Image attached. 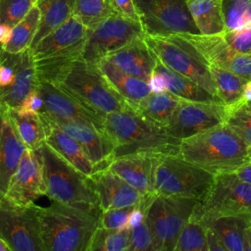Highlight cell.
I'll return each mask as SVG.
<instances>
[{
    "label": "cell",
    "instance_id": "12",
    "mask_svg": "<svg viewBox=\"0 0 251 251\" xmlns=\"http://www.w3.org/2000/svg\"><path fill=\"white\" fill-rule=\"evenodd\" d=\"M35 204L22 206L0 200V235L12 251H46L41 239Z\"/></svg>",
    "mask_w": 251,
    "mask_h": 251
},
{
    "label": "cell",
    "instance_id": "6",
    "mask_svg": "<svg viewBox=\"0 0 251 251\" xmlns=\"http://www.w3.org/2000/svg\"><path fill=\"white\" fill-rule=\"evenodd\" d=\"M192 218L208 225L220 217H235L251 226V184L233 172L215 176L206 193L197 200Z\"/></svg>",
    "mask_w": 251,
    "mask_h": 251
},
{
    "label": "cell",
    "instance_id": "54",
    "mask_svg": "<svg viewBox=\"0 0 251 251\" xmlns=\"http://www.w3.org/2000/svg\"><path fill=\"white\" fill-rule=\"evenodd\" d=\"M251 20V2L249 4V7L244 15V26H246V25L249 23V21Z\"/></svg>",
    "mask_w": 251,
    "mask_h": 251
},
{
    "label": "cell",
    "instance_id": "8",
    "mask_svg": "<svg viewBox=\"0 0 251 251\" xmlns=\"http://www.w3.org/2000/svg\"><path fill=\"white\" fill-rule=\"evenodd\" d=\"M198 199L155 194L145 210L153 238V251H174Z\"/></svg>",
    "mask_w": 251,
    "mask_h": 251
},
{
    "label": "cell",
    "instance_id": "14",
    "mask_svg": "<svg viewBox=\"0 0 251 251\" xmlns=\"http://www.w3.org/2000/svg\"><path fill=\"white\" fill-rule=\"evenodd\" d=\"M224 123L225 105L180 99L164 129L172 137L182 140Z\"/></svg>",
    "mask_w": 251,
    "mask_h": 251
},
{
    "label": "cell",
    "instance_id": "9",
    "mask_svg": "<svg viewBox=\"0 0 251 251\" xmlns=\"http://www.w3.org/2000/svg\"><path fill=\"white\" fill-rule=\"evenodd\" d=\"M144 39L157 60L164 66L193 79L217 97L207 64L187 40L179 34L166 37L145 34Z\"/></svg>",
    "mask_w": 251,
    "mask_h": 251
},
{
    "label": "cell",
    "instance_id": "35",
    "mask_svg": "<svg viewBox=\"0 0 251 251\" xmlns=\"http://www.w3.org/2000/svg\"><path fill=\"white\" fill-rule=\"evenodd\" d=\"M130 228H106L98 226L87 251H128Z\"/></svg>",
    "mask_w": 251,
    "mask_h": 251
},
{
    "label": "cell",
    "instance_id": "32",
    "mask_svg": "<svg viewBox=\"0 0 251 251\" xmlns=\"http://www.w3.org/2000/svg\"><path fill=\"white\" fill-rule=\"evenodd\" d=\"M41 13L35 5L28 14L12 28L9 42L3 49L9 54H20L30 48L39 27Z\"/></svg>",
    "mask_w": 251,
    "mask_h": 251
},
{
    "label": "cell",
    "instance_id": "7",
    "mask_svg": "<svg viewBox=\"0 0 251 251\" xmlns=\"http://www.w3.org/2000/svg\"><path fill=\"white\" fill-rule=\"evenodd\" d=\"M215 176L183 159L179 154H158L155 160L153 189L155 194L200 199Z\"/></svg>",
    "mask_w": 251,
    "mask_h": 251
},
{
    "label": "cell",
    "instance_id": "17",
    "mask_svg": "<svg viewBox=\"0 0 251 251\" xmlns=\"http://www.w3.org/2000/svg\"><path fill=\"white\" fill-rule=\"evenodd\" d=\"M44 114L56 126L63 129L67 134L76 140L84 150L89 160L98 168L106 169L114 160L115 146L109 135L96 126L76 120L63 119Z\"/></svg>",
    "mask_w": 251,
    "mask_h": 251
},
{
    "label": "cell",
    "instance_id": "45",
    "mask_svg": "<svg viewBox=\"0 0 251 251\" xmlns=\"http://www.w3.org/2000/svg\"><path fill=\"white\" fill-rule=\"evenodd\" d=\"M115 12L122 16L140 23L139 14L133 0H111Z\"/></svg>",
    "mask_w": 251,
    "mask_h": 251
},
{
    "label": "cell",
    "instance_id": "26",
    "mask_svg": "<svg viewBox=\"0 0 251 251\" xmlns=\"http://www.w3.org/2000/svg\"><path fill=\"white\" fill-rule=\"evenodd\" d=\"M179 101V97L169 91L151 92L130 108L143 119L165 128Z\"/></svg>",
    "mask_w": 251,
    "mask_h": 251
},
{
    "label": "cell",
    "instance_id": "36",
    "mask_svg": "<svg viewBox=\"0 0 251 251\" xmlns=\"http://www.w3.org/2000/svg\"><path fill=\"white\" fill-rule=\"evenodd\" d=\"M207 226L190 217L179 233L174 251H207Z\"/></svg>",
    "mask_w": 251,
    "mask_h": 251
},
{
    "label": "cell",
    "instance_id": "46",
    "mask_svg": "<svg viewBox=\"0 0 251 251\" xmlns=\"http://www.w3.org/2000/svg\"><path fill=\"white\" fill-rule=\"evenodd\" d=\"M148 86L151 90V92H164L167 91V86H166V80L162 74L159 72L153 70L152 74L150 75L149 78L147 79Z\"/></svg>",
    "mask_w": 251,
    "mask_h": 251
},
{
    "label": "cell",
    "instance_id": "57",
    "mask_svg": "<svg viewBox=\"0 0 251 251\" xmlns=\"http://www.w3.org/2000/svg\"><path fill=\"white\" fill-rule=\"evenodd\" d=\"M239 104H241L243 107H245L247 110H249L251 112V102L250 103H243V102H237Z\"/></svg>",
    "mask_w": 251,
    "mask_h": 251
},
{
    "label": "cell",
    "instance_id": "18",
    "mask_svg": "<svg viewBox=\"0 0 251 251\" xmlns=\"http://www.w3.org/2000/svg\"><path fill=\"white\" fill-rule=\"evenodd\" d=\"M101 211L142 206L150 194H143L109 169L97 171L89 176Z\"/></svg>",
    "mask_w": 251,
    "mask_h": 251
},
{
    "label": "cell",
    "instance_id": "22",
    "mask_svg": "<svg viewBox=\"0 0 251 251\" xmlns=\"http://www.w3.org/2000/svg\"><path fill=\"white\" fill-rule=\"evenodd\" d=\"M46 139L45 142L60 156L87 176L96 173L98 168L89 160L79 143L56 126L44 114H41Z\"/></svg>",
    "mask_w": 251,
    "mask_h": 251
},
{
    "label": "cell",
    "instance_id": "38",
    "mask_svg": "<svg viewBox=\"0 0 251 251\" xmlns=\"http://www.w3.org/2000/svg\"><path fill=\"white\" fill-rule=\"evenodd\" d=\"M36 5V0H0V24L14 27Z\"/></svg>",
    "mask_w": 251,
    "mask_h": 251
},
{
    "label": "cell",
    "instance_id": "19",
    "mask_svg": "<svg viewBox=\"0 0 251 251\" xmlns=\"http://www.w3.org/2000/svg\"><path fill=\"white\" fill-rule=\"evenodd\" d=\"M38 89L44 100V113L63 119L85 122L105 131L104 117L86 108L53 83L38 79Z\"/></svg>",
    "mask_w": 251,
    "mask_h": 251
},
{
    "label": "cell",
    "instance_id": "37",
    "mask_svg": "<svg viewBox=\"0 0 251 251\" xmlns=\"http://www.w3.org/2000/svg\"><path fill=\"white\" fill-rule=\"evenodd\" d=\"M225 124L251 146V112L239 103L225 106Z\"/></svg>",
    "mask_w": 251,
    "mask_h": 251
},
{
    "label": "cell",
    "instance_id": "48",
    "mask_svg": "<svg viewBox=\"0 0 251 251\" xmlns=\"http://www.w3.org/2000/svg\"><path fill=\"white\" fill-rule=\"evenodd\" d=\"M145 219V209L141 208L140 206L134 207L128 217L127 221V228H132L138 226L143 220Z\"/></svg>",
    "mask_w": 251,
    "mask_h": 251
},
{
    "label": "cell",
    "instance_id": "20",
    "mask_svg": "<svg viewBox=\"0 0 251 251\" xmlns=\"http://www.w3.org/2000/svg\"><path fill=\"white\" fill-rule=\"evenodd\" d=\"M151 153H134L115 158L107 167L143 194H154L153 175L156 156Z\"/></svg>",
    "mask_w": 251,
    "mask_h": 251
},
{
    "label": "cell",
    "instance_id": "4",
    "mask_svg": "<svg viewBox=\"0 0 251 251\" xmlns=\"http://www.w3.org/2000/svg\"><path fill=\"white\" fill-rule=\"evenodd\" d=\"M104 128L115 146L114 159L134 153H179V139L143 119L130 107L107 114Z\"/></svg>",
    "mask_w": 251,
    "mask_h": 251
},
{
    "label": "cell",
    "instance_id": "25",
    "mask_svg": "<svg viewBox=\"0 0 251 251\" xmlns=\"http://www.w3.org/2000/svg\"><path fill=\"white\" fill-rule=\"evenodd\" d=\"M96 65L113 89L126 101L129 107L137 104L151 93L146 80L121 71L108 59L102 58Z\"/></svg>",
    "mask_w": 251,
    "mask_h": 251
},
{
    "label": "cell",
    "instance_id": "43",
    "mask_svg": "<svg viewBox=\"0 0 251 251\" xmlns=\"http://www.w3.org/2000/svg\"><path fill=\"white\" fill-rule=\"evenodd\" d=\"M19 54H9L5 51L0 60V87L9 88L15 81L17 72V62Z\"/></svg>",
    "mask_w": 251,
    "mask_h": 251
},
{
    "label": "cell",
    "instance_id": "3",
    "mask_svg": "<svg viewBox=\"0 0 251 251\" xmlns=\"http://www.w3.org/2000/svg\"><path fill=\"white\" fill-rule=\"evenodd\" d=\"M178 154L217 176L251 161V146L224 123L180 140Z\"/></svg>",
    "mask_w": 251,
    "mask_h": 251
},
{
    "label": "cell",
    "instance_id": "21",
    "mask_svg": "<svg viewBox=\"0 0 251 251\" xmlns=\"http://www.w3.org/2000/svg\"><path fill=\"white\" fill-rule=\"evenodd\" d=\"M121 71L146 80L152 74L157 59L144 36H140L105 57Z\"/></svg>",
    "mask_w": 251,
    "mask_h": 251
},
{
    "label": "cell",
    "instance_id": "44",
    "mask_svg": "<svg viewBox=\"0 0 251 251\" xmlns=\"http://www.w3.org/2000/svg\"><path fill=\"white\" fill-rule=\"evenodd\" d=\"M16 110L22 113H33L39 115L44 113L45 104L38 87L31 90Z\"/></svg>",
    "mask_w": 251,
    "mask_h": 251
},
{
    "label": "cell",
    "instance_id": "34",
    "mask_svg": "<svg viewBox=\"0 0 251 251\" xmlns=\"http://www.w3.org/2000/svg\"><path fill=\"white\" fill-rule=\"evenodd\" d=\"M114 12L111 0H75L73 16L92 29Z\"/></svg>",
    "mask_w": 251,
    "mask_h": 251
},
{
    "label": "cell",
    "instance_id": "56",
    "mask_svg": "<svg viewBox=\"0 0 251 251\" xmlns=\"http://www.w3.org/2000/svg\"><path fill=\"white\" fill-rule=\"evenodd\" d=\"M4 54H5V50L3 49L2 46H0V60L3 58ZM4 89H5V88H1V87H0V96H1V94H2V92H3Z\"/></svg>",
    "mask_w": 251,
    "mask_h": 251
},
{
    "label": "cell",
    "instance_id": "13",
    "mask_svg": "<svg viewBox=\"0 0 251 251\" xmlns=\"http://www.w3.org/2000/svg\"><path fill=\"white\" fill-rule=\"evenodd\" d=\"M144 35L139 22L129 20L114 11L97 26L88 29L82 59L96 64L102 58Z\"/></svg>",
    "mask_w": 251,
    "mask_h": 251
},
{
    "label": "cell",
    "instance_id": "53",
    "mask_svg": "<svg viewBox=\"0 0 251 251\" xmlns=\"http://www.w3.org/2000/svg\"><path fill=\"white\" fill-rule=\"evenodd\" d=\"M0 251H12L8 242L0 235Z\"/></svg>",
    "mask_w": 251,
    "mask_h": 251
},
{
    "label": "cell",
    "instance_id": "11",
    "mask_svg": "<svg viewBox=\"0 0 251 251\" xmlns=\"http://www.w3.org/2000/svg\"><path fill=\"white\" fill-rule=\"evenodd\" d=\"M145 34L170 36L200 33L187 6V0H133Z\"/></svg>",
    "mask_w": 251,
    "mask_h": 251
},
{
    "label": "cell",
    "instance_id": "24",
    "mask_svg": "<svg viewBox=\"0 0 251 251\" xmlns=\"http://www.w3.org/2000/svg\"><path fill=\"white\" fill-rule=\"evenodd\" d=\"M25 148L5 112L0 138V200L5 197L10 180Z\"/></svg>",
    "mask_w": 251,
    "mask_h": 251
},
{
    "label": "cell",
    "instance_id": "1",
    "mask_svg": "<svg viewBox=\"0 0 251 251\" xmlns=\"http://www.w3.org/2000/svg\"><path fill=\"white\" fill-rule=\"evenodd\" d=\"M38 79L53 83L102 117L129 108L126 101L113 89L97 65L82 57L60 66Z\"/></svg>",
    "mask_w": 251,
    "mask_h": 251
},
{
    "label": "cell",
    "instance_id": "42",
    "mask_svg": "<svg viewBox=\"0 0 251 251\" xmlns=\"http://www.w3.org/2000/svg\"><path fill=\"white\" fill-rule=\"evenodd\" d=\"M224 36L229 46L237 53L251 54V27L224 31Z\"/></svg>",
    "mask_w": 251,
    "mask_h": 251
},
{
    "label": "cell",
    "instance_id": "55",
    "mask_svg": "<svg viewBox=\"0 0 251 251\" xmlns=\"http://www.w3.org/2000/svg\"><path fill=\"white\" fill-rule=\"evenodd\" d=\"M4 119H5V110L2 107H0V138H1V132H2Z\"/></svg>",
    "mask_w": 251,
    "mask_h": 251
},
{
    "label": "cell",
    "instance_id": "29",
    "mask_svg": "<svg viewBox=\"0 0 251 251\" xmlns=\"http://www.w3.org/2000/svg\"><path fill=\"white\" fill-rule=\"evenodd\" d=\"M5 112L26 148L36 151L45 143V128L39 114L22 113L16 109H8Z\"/></svg>",
    "mask_w": 251,
    "mask_h": 251
},
{
    "label": "cell",
    "instance_id": "5",
    "mask_svg": "<svg viewBox=\"0 0 251 251\" xmlns=\"http://www.w3.org/2000/svg\"><path fill=\"white\" fill-rule=\"evenodd\" d=\"M37 151L43 165L48 198L80 208L100 209L89 176L79 172L46 142Z\"/></svg>",
    "mask_w": 251,
    "mask_h": 251
},
{
    "label": "cell",
    "instance_id": "40",
    "mask_svg": "<svg viewBox=\"0 0 251 251\" xmlns=\"http://www.w3.org/2000/svg\"><path fill=\"white\" fill-rule=\"evenodd\" d=\"M153 251V238L145 219L136 226L130 228L128 251Z\"/></svg>",
    "mask_w": 251,
    "mask_h": 251
},
{
    "label": "cell",
    "instance_id": "47",
    "mask_svg": "<svg viewBox=\"0 0 251 251\" xmlns=\"http://www.w3.org/2000/svg\"><path fill=\"white\" fill-rule=\"evenodd\" d=\"M206 244L207 251H226L218 234L209 226L206 231Z\"/></svg>",
    "mask_w": 251,
    "mask_h": 251
},
{
    "label": "cell",
    "instance_id": "2",
    "mask_svg": "<svg viewBox=\"0 0 251 251\" xmlns=\"http://www.w3.org/2000/svg\"><path fill=\"white\" fill-rule=\"evenodd\" d=\"M101 209L80 208L53 201L37 208L41 239L46 251H87L99 226Z\"/></svg>",
    "mask_w": 251,
    "mask_h": 251
},
{
    "label": "cell",
    "instance_id": "23",
    "mask_svg": "<svg viewBox=\"0 0 251 251\" xmlns=\"http://www.w3.org/2000/svg\"><path fill=\"white\" fill-rule=\"evenodd\" d=\"M38 87V76L30 49L20 53L16 78L12 86L4 89L0 96V107L4 110L17 109L27 94Z\"/></svg>",
    "mask_w": 251,
    "mask_h": 251
},
{
    "label": "cell",
    "instance_id": "39",
    "mask_svg": "<svg viewBox=\"0 0 251 251\" xmlns=\"http://www.w3.org/2000/svg\"><path fill=\"white\" fill-rule=\"evenodd\" d=\"M251 0H223L226 31L244 27V15Z\"/></svg>",
    "mask_w": 251,
    "mask_h": 251
},
{
    "label": "cell",
    "instance_id": "58",
    "mask_svg": "<svg viewBox=\"0 0 251 251\" xmlns=\"http://www.w3.org/2000/svg\"><path fill=\"white\" fill-rule=\"evenodd\" d=\"M246 26H250V27H251V20H250V21H249V23L246 25Z\"/></svg>",
    "mask_w": 251,
    "mask_h": 251
},
{
    "label": "cell",
    "instance_id": "52",
    "mask_svg": "<svg viewBox=\"0 0 251 251\" xmlns=\"http://www.w3.org/2000/svg\"><path fill=\"white\" fill-rule=\"evenodd\" d=\"M245 251H251V226L245 231Z\"/></svg>",
    "mask_w": 251,
    "mask_h": 251
},
{
    "label": "cell",
    "instance_id": "50",
    "mask_svg": "<svg viewBox=\"0 0 251 251\" xmlns=\"http://www.w3.org/2000/svg\"><path fill=\"white\" fill-rule=\"evenodd\" d=\"M12 28L9 25L0 24V46L4 47L10 40L12 34Z\"/></svg>",
    "mask_w": 251,
    "mask_h": 251
},
{
    "label": "cell",
    "instance_id": "30",
    "mask_svg": "<svg viewBox=\"0 0 251 251\" xmlns=\"http://www.w3.org/2000/svg\"><path fill=\"white\" fill-rule=\"evenodd\" d=\"M75 0H36L41 19L30 48L73 16Z\"/></svg>",
    "mask_w": 251,
    "mask_h": 251
},
{
    "label": "cell",
    "instance_id": "31",
    "mask_svg": "<svg viewBox=\"0 0 251 251\" xmlns=\"http://www.w3.org/2000/svg\"><path fill=\"white\" fill-rule=\"evenodd\" d=\"M215 85L217 97L223 105L229 106L239 102L242 98L243 88L248 81L236 74L214 65H207Z\"/></svg>",
    "mask_w": 251,
    "mask_h": 251
},
{
    "label": "cell",
    "instance_id": "49",
    "mask_svg": "<svg viewBox=\"0 0 251 251\" xmlns=\"http://www.w3.org/2000/svg\"><path fill=\"white\" fill-rule=\"evenodd\" d=\"M241 180L251 184V161L241 165L233 172Z\"/></svg>",
    "mask_w": 251,
    "mask_h": 251
},
{
    "label": "cell",
    "instance_id": "27",
    "mask_svg": "<svg viewBox=\"0 0 251 251\" xmlns=\"http://www.w3.org/2000/svg\"><path fill=\"white\" fill-rule=\"evenodd\" d=\"M154 70L162 74V75L164 76L166 80L167 91L175 94L180 99L196 102L222 104L219 98L211 94L196 81L167 68L158 60L156 62Z\"/></svg>",
    "mask_w": 251,
    "mask_h": 251
},
{
    "label": "cell",
    "instance_id": "41",
    "mask_svg": "<svg viewBox=\"0 0 251 251\" xmlns=\"http://www.w3.org/2000/svg\"><path fill=\"white\" fill-rule=\"evenodd\" d=\"M136 206L111 209L102 211L100 215L99 226L106 228H127V221L131 210Z\"/></svg>",
    "mask_w": 251,
    "mask_h": 251
},
{
    "label": "cell",
    "instance_id": "33",
    "mask_svg": "<svg viewBox=\"0 0 251 251\" xmlns=\"http://www.w3.org/2000/svg\"><path fill=\"white\" fill-rule=\"evenodd\" d=\"M207 226L215 230L226 251H245V231L249 226L245 221L235 217H220Z\"/></svg>",
    "mask_w": 251,
    "mask_h": 251
},
{
    "label": "cell",
    "instance_id": "10",
    "mask_svg": "<svg viewBox=\"0 0 251 251\" xmlns=\"http://www.w3.org/2000/svg\"><path fill=\"white\" fill-rule=\"evenodd\" d=\"M88 28L74 16L29 48L35 68L53 69L82 57Z\"/></svg>",
    "mask_w": 251,
    "mask_h": 251
},
{
    "label": "cell",
    "instance_id": "16",
    "mask_svg": "<svg viewBox=\"0 0 251 251\" xmlns=\"http://www.w3.org/2000/svg\"><path fill=\"white\" fill-rule=\"evenodd\" d=\"M46 196V183L39 152L25 148L10 180L5 198L15 204L28 206Z\"/></svg>",
    "mask_w": 251,
    "mask_h": 251
},
{
    "label": "cell",
    "instance_id": "51",
    "mask_svg": "<svg viewBox=\"0 0 251 251\" xmlns=\"http://www.w3.org/2000/svg\"><path fill=\"white\" fill-rule=\"evenodd\" d=\"M239 102L243 103H250L251 102V80H248L243 88V93H242V98Z\"/></svg>",
    "mask_w": 251,
    "mask_h": 251
},
{
    "label": "cell",
    "instance_id": "15",
    "mask_svg": "<svg viewBox=\"0 0 251 251\" xmlns=\"http://www.w3.org/2000/svg\"><path fill=\"white\" fill-rule=\"evenodd\" d=\"M201 55L207 65L228 70L246 80H251V54L234 51L226 42L224 32L218 34L179 33Z\"/></svg>",
    "mask_w": 251,
    "mask_h": 251
},
{
    "label": "cell",
    "instance_id": "28",
    "mask_svg": "<svg viewBox=\"0 0 251 251\" xmlns=\"http://www.w3.org/2000/svg\"><path fill=\"white\" fill-rule=\"evenodd\" d=\"M187 6L201 34L226 31L223 0H187Z\"/></svg>",
    "mask_w": 251,
    "mask_h": 251
}]
</instances>
